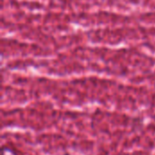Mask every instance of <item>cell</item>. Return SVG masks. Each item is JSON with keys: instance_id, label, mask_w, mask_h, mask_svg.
I'll return each mask as SVG.
<instances>
[]
</instances>
